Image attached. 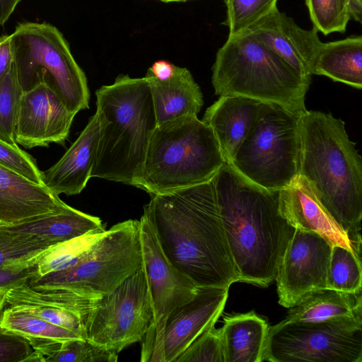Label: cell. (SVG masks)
Listing matches in <instances>:
<instances>
[{
    "label": "cell",
    "instance_id": "obj_5",
    "mask_svg": "<svg viewBox=\"0 0 362 362\" xmlns=\"http://www.w3.org/2000/svg\"><path fill=\"white\" fill-rule=\"evenodd\" d=\"M215 94L274 103L300 116L311 83L252 33L228 36L212 67Z\"/></svg>",
    "mask_w": 362,
    "mask_h": 362
},
{
    "label": "cell",
    "instance_id": "obj_4",
    "mask_svg": "<svg viewBox=\"0 0 362 362\" xmlns=\"http://www.w3.org/2000/svg\"><path fill=\"white\" fill-rule=\"evenodd\" d=\"M95 96L99 137L90 177L139 188L158 124L148 81L120 74L96 90Z\"/></svg>",
    "mask_w": 362,
    "mask_h": 362
},
{
    "label": "cell",
    "instance_id": "obj_25",
    "mask_svg": "<svg viewBox=\"0 0 362 362\" xmlns=\"http://www.w3.org/2000/svg\"><path fill=\"white\" fill-rule=\"evenodd\" d=\"M0 228L35 235L53 246L103 228L104 226L100 218L68 205L60 211L37 216L18 224Z\"/></svg>",
    "mask_w": 362,
    "mask_h": 362
},
{
    "label": "cell",
    "instance_id": "obj_10",
    "mask_svg": "<svg viewBox=\"0 0 362 362\" xmlns=\"http://www.w3.org/2000/svg\"><path fill=\"white\" fill-rule=\"evenodd\" d=\"M362 315L269 327L263 361L361 362Z\"/></svg>",
    "mask_w": 362,
    "mask_h": 362
},
{
    "label": "cell",
    "instance_id": "obj_24",
    "mask_svg": "<svg viewBox=\"0 0 362 362\" xmlns=\"http://www.w3.org/2000/svg\"><path fill=\"white\" fill-rule=\"evenodd\" d=\"M268 329L253 311L226 316L220 328L224 362H262Z\"/></svg>",
    "mask_w": 362,
    "mask_h": 362
},
{
    "label": "cell",
    "instance_id": "obj_43",
    "mask_svg": "<svg viewBox=\"0 0 362 362\" xmlns=\"http://www.w3.org/2000/svg\"><path fill=\"white\" fill-rule=\"evenodd\" d=\"M6 291L0 290V315L6 304Z\"/></svg>",
    "mask_w": 362,
    "mask_h": 362
},
{
    "label": "cell",
    "instance_id": "obj_13",
    "mask_svg": "<svg viewBox=\"0 0 362 362\" xmlns=\"http://www.w3.org/2000/svg\"><path fill=\"white\" fill-rule=\"evenodd\" d=\"M332 246L315 233L294 228L275 278L280 305L291 308L309 293L327 288Z\"/></svg>",
    "mask_w": 362,
    "mask_h": 362
},
{
    "label": "cell",
    "instance_id": "obj_39",
    "mask_svg": "<svg viewBox=\"0 0 362 362\" xmlns=\"http://www.w3.org/2000/svg\"><path fill=\"white\" fill-rule=\"evenodd\" d=\"M14 62L13 48L11 35L0 37V81L11 69Z\"/></svg>",
    "mask_w": 362,
    "mask_h": 362
},
{
    "label": "cell",
    "instance_id": "obj_20",
    "mask_svg": "<svg viewBox=\"0 0 362 362\" xmlns=\"http://www.w3.org/2000/svg\"><path fill=\"white\" fill-rule=\"evenodd\" d=\"M262 103L249 98L223 95L205 111L202 120L212 129L226 163L233 160Z\"/></svg>",
    "mask_w": 362,
    "mask_h": 362
},
{
    "label": "cell",
    "instance_id": "obj_35",
    "mask_svg": "<svg viewBox=\"0 0 362 362\" xmlns=\"http://www.w3.org/2000/svg\"><path fill=\"white\" fill-rule=\"evenodd\" d=\"M175 362H224L220 328L213 326L205 330Z\"/></svg>",
    "mask_w": 362,
    "mask_h": 362
},
{
    "label": "cell",
    "instance_id": "obj_29",
    "mask_svg": "<svg viewBox=\"0 0 362 362\" xmlns=\"http://www.w3.org/2000/svg\"><path fill=\"white\" fill-rule=\"evenodd\" d=\"M362 270L360 255L345 247L332 246L327 288L344 292L361 291Z\"/></svg>",
    "mask_w": 362,
    "mask_h": 362
},
{
    "label": "cell",
    "instance_id": "obj_21",
    "mask_svg": "<svg viewBox=\"0 0 362 362\" xmlns=\"http://www.w3.org/2000/svg\"><path fill=\"white\" fill-rule=\"evenodd\" d=\"M149 84L157 124L185 116H197L203 104V95L191 72L177 66L169 79L160 81L148 71L144 76Z\"/></svg>",
    "mask_w": 362,
    "mask_h": 362
},
{
    "label": "cell",
    "instance_id": "obj_23",
    "mask_svg": "<svg viewBox=\"0 0 362 362\" xmlns=\"http://www.w3.org/2000/svg\"><path fill=\"white\" fill-rule=\"evenodd\" d=\"M6 304L80 332L85 338L83 323L76 306L59 291L35 289L26 281L6 291Z\"/></svg>",
    "mask_w": 362,
    "mask_h": 362
},
{
    "label": "cell",
    "instance_id": "obj_14",
    "mask_svg": "<svg viewBox=\"0 0 362 362\" xmlns=\"http://www.w3.org/2000/svg\"><path fill=\"white\" fill-rule=\"evenodd\" d=\"M228 288H198L194 297L174 309L143 362H175L191 343L215 326L225 308Z\"/></svg>",
    "mask_w": 362,
    "mask_h": 362
},
{
    "label": "cell",
    "instance_id": "obj_32",
    "mask_svg": "<svg viewBox=\"0 0 362 362\" xmlns=\"http://www.w3.org/2000/svg\"><path fill=\"white\" fill-rule=\"evenodd\" d=\"M278 0H226L228 36L246 31L249 27L268 14Z\"/></svg>",
    "mask_w": 362,
    "mask_h": 362
},
{
    "label": "cell",
    "instance_id": "obj_27",
    "mask_svg": "<svg viewBox=\"0 0 362 362\" xmlns=\"http://www.w3.org/2000/svg\"><path fill=\"white\" fill-rule=\"evenodd\" d=\"M312 74L361 89L362 36L322 42L314 61Z\"/></svg>",
    "mask_w": 362,
    "mask_h": 362
},
{
    "label": "cell",
    "instance_id": "obj_42",
    "mask_svg": "<svg viewBox=\"0 0 362 362\" xmlns=\"http://www.w3.org/2000/svg\"><path fill=\"white\" fill-rule=\"evenodd\" d=\"M351 18L361 23L362 18V0H348Z\"/></svg>",
    "mask_w": 362,
    "mask_h": 362
},
{
    "label": "cell",
    "instance_id": "obj_2",
    "mask_svg": "<svg viewBox=\"0 0 362 362\" xmlns=\"http://www.w3.org/2000/svg\"><path fill=\"white\" fill-rule=\"evenodd\" d=\"M213 180L239 281L268 286L294 231L279 211V190L247 180L227 163Z\"/></svg>",
    "mask_w": 362,
    "mask_h": 362
},
{
    "label": "cell",
    "instance_id": "obj_1",
    "mask_svg": "<svg viewBox=\"0 0 362 362\" xmlns=\"http://www.w3.org/2000/svg\"><path fill=\"white\" fill-rule=\"evenodd\" d=\"M170 262L197 288L239 281L218 208L213 179L151 194L144 207Z\"/></svg>",
    "mask_w": 362,
    "mask_h": 362
},
{
    "label": "cell",
    "instance_id": "obj_33",
    "mask_svg": "<svg viewBox=\"0 0 362 362\" xmlns=\"http://www.w3.org/2000/svg\"><path fill=\"white\" fill-rule=\"evenodd\" d=\"M21 93L13 64L0 81V139L11 144H17L15 127Z\"/></svg>",
    "mask_w": 362,
    "mask_h": 362
},
{
    "label": "cell",
    "instance_id": "obj_30",
    "mask_svg": "<svg viewBox=\"0 0 362 362\" xmlns=\"http://www.w3.org/2000/svg\"><path fill=\"white\" fill-rule=\"evenodd\" d=\"M50 247L47 242L35 235L0 228V267L36 263Z\"/></svg>",
    "mask_w": 362,
    "mask_h": 362
},
{
    "label": "cell",
    "instance_id": "obj_34",
    "mask_svg": "<svg viewBox=\"0 0 362 362\" xmlns=\"http://www.w3.org/2000/svg\"><path fill=\"white\" fill-rule=\"evenodd\" d=\"M118 353L93 344L86 339L63 342L45 362H116Z\"/></svg>",
    "mask_w": 362,
    "mask_h": 362
},
{
    "label": "cell",
    "instance_id": "obj_26",
    "mask_svg": "<svg viewBox=\"0 0 362 362\" xmlns=\"http://www.w3.org/2000/svg\"><path fill=\"white\" fill-rule=\"evenodd\" d=\"M287 322H317L362 315L361 291L344 292L325 288L313 291L290 308Z\"/></svg>",
    "mask_w": 362,
    "mask_h": 362
},
{
    "label": "cell",
    "instance_id": "obj_12",
    "mask_svg": "<svg viewBox=\"0 0 362 362\" xmlns=\"http://www.w3.org/2000/svg\"><path fill=\"white\" fill-rule=\"evenodd\" d=\"M139 221L143 266L153 303L152 324L141 341L142 361L160 337L169 314L191 300L198 288L165 257L151 223L144 214Z\"/></svg>",
    "mask_w": 362,
    "mask_h": 362
},
{
    "label": "cell",
    "instance_id": "obj_18",
    "mask_svg": "<svg viewBox=\"0 0 362 362\" xmlns=\"http://www.w3.org/2000/svg\"><path fill=\"white\" fill-rule=\"evenodd\" d=\"M67 206L44 185L0 165V227L18 224Z\"/></svg>",
    "mask_w": 362,
    "mask_h": 362
},
{
    "label": "cell",
    "instance_id": "obj_44",
    "mask_svg": "<svg viewBox=\"0 0 362 362\" xmlns=\"http://www.w3.org/2000/svg\"><path fill=\"white\" fill-rule=\"evenodd\" d=\"M160 1H163V2L168 3V2L185 1H187V0H160Z\"/></svg>",
    "mask_w": 362,
    "mask_h": 362
},
{
    "label": "cell",
    "instance_id": "obj_15",
    "mask_svg": "<svg viewBox=\"0 0 362 362\" xmlns=\"http://www.w3.org/2000/svg\"><path fill=\"white\" fill-rule=\"evenodd\" d=\"M76 114L45 83L22 91L15 127V140L25 148L64 145Z\"/></svg>",
    "mask_w": 362,
    "mask_h": 362
},
{
    "label": "cell",
    "instance_id": "obj_41",
    "mask_svg": "<svg viewBox=\"0 0 362 362\" xmlns=\"http://www.w3.org/2000/svg\"><path fill=\"white\" fill-rule=\"evenodd\" d=\"M21 0H0V26L4 25Z\"/></svg>",
    "mask_w": 362,
    "mask_h": 362
},
{
    "label": "cell",
    "instance_id": "obj_8",
    "mask_svg": "<svg viewBox=\"0 0 362 362\" xmlns=\"http://www.w3.org/2000/svg\"><path fill=\"white\" fill-rule=\"evenodd\" d=\"M11 37L14 68L22 91L43 82L74 114L89 108L90 91L85 73L56 27L46 23H21Z\"/></svg>",
    "mask_w": 362,
    "mask_h": 362
},
{
    "label": "cell",
    "instance_id": "obj_16",
    "mask_svg": "<svg viewBox=\"0 0 362 362\" xmlns=\"http://www.w3.org/2000/svg\"><path fill=\"white\" fill-rule=\"evenodd\" d=\"M247 30L301 76L311 80L314 61L322 44L315 28H301L276 6Z\"/></svg>",
    "mask_w": 362,
    "mask_h": 362
},
{
    "label": "cell",
    "instance_id": "obj_28",
    "mask_svg": "<svg viewBox=\"0 0 362 362\" xmlns=\"http://www.w3.org/2000/svg\"><path fill=\"white\" fill-rule=\"evenodd\" d=\"M105 231V228L98 229L50 247L38 258L35 276L64 270L76 264L88 255Z\"/></svg>",
    "mask_w": 362,
    "mask_h": 362
},
{
    "label": "cell",
    "instance_id": "obj_3",
    "mask_svg": "<svg viewBox=\"0 0 362 362\" xmlns=\"http://www.w3.org/2000/svg\"><path fill=\"white\" fill-rule=\"evenodd\" d=\"M298 175L359 248L362 218V158L345 124L331 113L307 111L299 117Z\"/></svg>",
    "mask_w": 362,
    "mask_h": 362
},
{
    "label": "cell",
    "instance_id": "obj_17",
    "mask_svg": "<svg viewBox=\"0 0 362 362\" xmlns=\"http://www.w3.org/2000/svg\"><path fill=\"white\" fill-rule=\"evenodd\" d=\"M279 207L283 217L294 228L315 233L332 245L345 247L360 255L361 248L323 207L304 177L298 175L279 190Z\"/></svg>",
    "mask_w": 362,
    "mask_h": 362
},
{
    "label": "cell",
    "instance_id": "obj_37",
    "mask_svg": "<svg viewBox=\"0 0 362 362\" xmlns=\"http://www.w3.org/2000/svg\"><path fill=\"white\" fill-rule=\"evenodd\" d=\"M33 352L27 339L0 326V362H28Z\"/></svg>",
    "mask_w": 362,
    "mask_h": 362
},
{
    "label": "cell",
    "instance_id": "obj_7",
    "mask_svg": "<svg viewBox=\"0 0 362 362\" xmlns=\"http://www.w3.org/2000/svg\"><path fill=\"white\" fill-rule=\"evenodd\" d=\"M143 266L140 221L127 220L109 230L88 255L68 269L33 276L28 284L58 290L77 305L83 320L92 302L117 287Z\"/></svg>",
    "mask_w": 362,
    "mask_h": 362
},
{
    "label": "cell",
    "instance_id": "obj_6",
    "mask_svg": "<svg viewBox=\"0 0 362 362\" xmlns=\"http://www.w3.org/2000/svg\"><path fill=\"white\" fill-rule=\"evenodd\" d=\"M225 163L212 129L197 116L168 121L150 139L139 189L154 194L206 182Z\"/></svg>",
    "mask_w": 362,
    "mask_h": 362
},
{
    "label": "cell",
    "instance_id": "obj_9",
    "mask_svg": "<svg viewBox=\"0 0 362 362\" xmlns=\"http://www.w3.org/2000/svg\"><path fill=\"white\" fill-rule=\"evenodd\" d=\"M298 115L262 103L230 165L247 180L280 190L298 175L300 151Z\"/></svg>",
    "mask_w": 362,
    "mask_h": 362
},
{
    "label": "cell",
    "instance_id": "obj_22",
    "mask_svg": "<svg viewBox=\"0 0 362 362\" xmlns=\"http://www.w3.org/2000/svg\"><path fill=\"white\" fill-rule=\"evenodd\" d=\"M0 326L28 340L33 349L28 362H45L59 350L63 342L85 339L80 332L57 325L12 306L1 312Z\"/></svg>",
    "mask_w": 362,
    "mask_h": 362
},
{
    "label": "cell",
    "instance_id": "obj_11",
    "mask_svg": "<svg viewBox=\"0 0 362 362\" xmlns=\"http://www.w3.org/2000/svg\"><path fill=\"white\" fill-rule=\"evenodd\" d=\"M153 321V303L142 266L110 293L93 300L83 320L85 339L119 353L141 341Z\"/></svg>",
    "mask_w": 362,
    "mask_h": 362
},
{
    "label": "cell",
    "instance_id": "obj_31",
    "mask_svg": "<svg viewBox=\"0 0 362 362\" xmlns=\"http://www.w3.org/2000/svg\"><path fill=\"white\" fill-rule=\"evenodd\" d=\"M314 28L325 35L344 33L351 18L348 0H305Z\"/></svg>",
    "mask_w": 362,
    "mask_h": 362
},
{
    "label": "cell",
    "instance_id": "obj_19",
    "mask_svg": "<svg viewBox=\"0 0 362 362\" xmlns=\"http://www.w3.org/2000/svg\"><path fill=\"white\" fill-rule=\"evenodd\" d=\"M98 137L99 124L95 113L62 157L42 172L43 185L58 196L80 194L91 178Z\"/></svg>",
    "mask_w": 362,
    "mask_h": 362
},
{
    "label": "cell",
    "instance_id": "obj_40",
    "mask_svg": "<svg viewBox=\"0 0 362 362\" xmlns=\"http://www.w3.org/2000/svg\"><path fill=\"white\" fill-rule=\"evenodd\" d=\"M176 66L166 60H158L155 62L148 71L157 79L165 81L171 78L175 71Z\"/></svg>",
    "mask_w": 362,
    "mask_h": 362
},
{
    "label": "cell",
    "instance_id": "obj_38",
    "mask_svg": "<svg viewBox=\"0 0 362 362\" xmlns=\"http://www.w3.org/2000/svg\"><path fill=\"white\" fill-rule=\"evenodd\" d=\"M36 263L0 267V290L7 291L28 281L37 274Z\"/></svg>",
    "mask_w": 362,
    "mask_h": 362
},
{
    "label": "cell",
    "instance_id": "obj_36",
    "mask_svg": "<svg viewBox=\"0 0 362 362\" xmlns=\"http://www.w3.org/2000/svg\"><path fill=\"white\" fill-rule=\"evenodd\" d=\"M0 165L24 177L30 181L42 184L43 173L35 160L18 144H11L0 139Z\"/></svg>",
    "mask_w": 362,
    "mask_h": 362
}]
</instances>
